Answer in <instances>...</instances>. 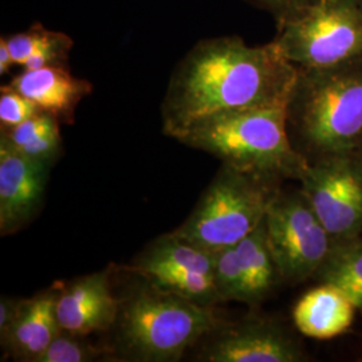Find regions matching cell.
Returning <instances> with one entry per match:
<instances>
[{"label": "cell", "mask_w": 362, "mask_h": 362, "mask_svg": "<svg viewBox=\"0 0 362 362\" xmlns=\"http://www.w3.org/2000/svg\"><path fill=\"white\" fill-rule=\"evenodd\" d=\"M274 42L298 69H327L361 59V1L324 0L276 25Z\"/></svg>", "instance_id": "8992f818"}, {"label": "cell", "mask_w": 362, "mask_h": 362, "mask_svg": "<svg viewBox=\"0 0 362 362\" xmlns=\"http://www.w3.org/2000/svg\"><path fill=\"white\" fill-rule=\"evenodd\" d=\"M300 189L337 243L362 233V153L310 163Z\"/></svg>", "instance_id": "ba28073f"}, {"label": "cell", "mask_w": 362, "mask_h": 362, "mask_svg": "<svg viewBox=\"0 0 362 362\" xmlns=\"http://www.w3.org/2000/svg\"><path fill=\"white\" fill-rule=\"evenodd\" d=\"M278 184L221 164L194 211L172 233L211 252L235 246L264 220Z\"/></svg>", "instance_id": "5b68a950"}, {"label": "cell", "mask_w": 362, "mask_h": 362, "mask_svg": "<svg viewBox=\"0 0 362 362\" xmlns=\"http://www.w3.org/2000/svg\"><path fill=\"white\" fill-rule=\"evenodd\" d=\"M263 11L272 13L276 25L286 22L324 0H247Z\"/></svg>", "instance_id": "603a6c76"}, {"label": "cell", "mask_w": 362, "mask_h": 362, "mask_svg": "<svg viewBox=\"0 0 362 362\" xmlns=\"http://www.w3.org/2000/svg\"><path fill=\"white\" fill-rule=\"evenodd\" d=\"M58 282L49 290L22 299L10 330L1 338V346L18 361L35 362L61 330L57 320Z\"/></svg>", "instance_id": "7c38bea8"}, {"label": "cell", "mask_w": 362, "mask_h": 362, "mask_svg": "<svg viewBox=\"0 0 362 362\" xmlns=\"http://www.w3.org/2000/svg\"><path fill=\"white\" fill-rule=\"evenodd\" d=\"M361 153H362V152H361Z\"/></svg>", "instance_id": "4316f807"}, {"label": "cell", "mask_w": 362, "mask_h": 362, "mask_svg": "<svg viewBox=\"0 0 362 362\" xmlns=\"http://www.w3.org/2000/svg\"><path fill=\"white\" fill-rule=\"evenodd\" d=\"M276 43L250 46L240 37L203 39L184 55L161 106L164 133L177 139L194 122L224 112L287 105L297 79Z\"/></svg>", "instance_id": "6da1fadb"}, {"label": "cell", "mask_w": 362, "mask_h": 362, "mask_svg": "<svg viewBox=\"0 0 362 362\" xmlns=\"http://www.w3.org/2000/svg\"><path fill=\"white\" fill-rule=\"evenodd\" d=\"M264 227L284 282L300 284L315 276L337 245L300 188L278 191L264 216Z\"/></svg>", "instance_id": "52a82bcc"}, {"label": "cell", "mask_w": 362, "mask_h": 362, "mask_svg": "<svg viewBox=\"0 0 362 362\" xmlns=\"http://www.w3.org/2000/svg\"><path fill=\"white\" fill-rule=\"evenodd\" d=\"M50 165L16 151L0 139V233L25 228L42 208Z\"/></svg>", "instance_id": "30bf717a"}, {"label": "cell", "mask_w": 362, "mask_h": 362, "mask_svg": "<svg viewBox=\"0 0 362 362\" xmlns=\"http://www.w3.org/2000/svg\"><path fill=\"white\" fill-rule=\"evenodd\" d=\"M22 299H10V298H1L0 300V339L4 338L7 332L10 330L13 320L19 311Z\"/></svg>", "instance_id": "cb8c5ba5"}, {"label": "cell", "mask_w": 362, "mask_h": 362, "mask_svg": "<svg viewBox=\"0 0 362 362\" xmlns=\"http://www.w3.org/2000/svg\"><path fill=\"white\" fill-rule=\"evenodd\" d=\"M357 309L334 286L321 284L309 290L293 309V320L303 336L332 339L346 333Z\"/></svg>", "instance_id": "5bb4252c"}, {"label": "cell", "mask_w": 362, "mask_h": 362, "mask_svg": "<svg viewBox=\"0 0 362 362\" xmlns=\"http://www.w3.org/2000/svg\"><path fill=\"white\" fill-rule=\"evenodd\" d=\"M59 122L52 113L40 110L13 128H1L0 139L27 157L52 167L58 160L62 146Z\"/></svg>", "instance_id": "ac0fdd59"}, {"label": "cell", "mask_w": 362, "mask_h": 362, "mask_svg": "<svg viewBox=\"0 0 362 362\" xmlns=\"http://www.w3.org/2000/svg\"><path fill=\"white\" fill-rule=\"evenodd\" d=\"M15 65L13 64V55L8 49L7 40L4 37L0 39V74L4 76L10 71V67Z\"/></svg>", "instance_id": "d4e9b609"}, {"label": "cell", "mask_w": 362, "mask_h": 362, "mask_svg": "<svg viewBox=\"0 0 362 362\" xmlns=\"http://www.w3.org/2000/svg\"><path fill=\"white\" fill-rule=\"evenodd\" d=\"M199 354L206 362H299L305 354L286 329L272 320L248 318L221 325Z\"/></svg>", "instance_id": "9c48e42d"}, {"label": "cell", "mask_w": 362, "mask_h": 362, "mask_svg": "<svg viewBox=\"0 0 362 362\" xmlns=\"http://www.w3.org/2000/svg\"><path fill=\"white\" fill-rule=\"evenodd\" d=\"M15 65L25 70H35L46 66H66L73 49V39L65 33L52 31L34 23L26 31L6 38Z\"/></svg>", "instance_id": "e0dca14e"}, {"label": "cell", "mask_w": 362, "mask_h": 362, "mask_svg": "<svg viewBox=\"0 0 362 362\" xmlns=\"http://www.w3.org/2000/svg\"><path fill=\"white\" fill-rule=\"evenodd\" d=\"M321 284L334 286L362 311V239L337 243L322 267L315 274Z\"/></svg>", "instance_id": "d6986e66"}, {"label": "cell", "mask_w": 362, "mask_h": 362, "mask_svg": "<svg viewBox=\"0 0 362 362\" xmlns=\"http://www.w3.org/2000/svg\"><path fill=\"white\" fill-rule=\"evenodd\" d=\"M144 282L121 300L115 325L118 345L130 360L179 361L185 350L223 325L214 306Z\"/></svg>", "instance_id": "277c9868"}, {"label": "cell", "mask_w": 362, "mask_h": 362, "mask_svg": "<svg viewBox=\"0 0 362 362\" xmlns=\"http://www.w3.org/2000/svg\"><path fill=\"white\" fill-rule=\"evenodd\" d=\"M8 85L66 124L74 121L78 105L93 90L89 81L74 77L66 66L25 70Z\"/></svg>", "instance_id": "4fadbf2b"}, {"label": "cell", "mask_w": 362, "mask_h": 362, "mask_svg": "<svg viewBox=\"0 0 362 362\" xmlns=\"http://www.w3.org/2000/svg\"><path fill=\"white\" fill-rule=\"evenodd\" d=\"M110 272L107 267L69 284H58L55 313L61 330L86 337L116 325L121 300L113 296Z\"/></svg>", "instance_id": "8fae6325"}, {"label": "cell", "mask_w": 362, "mask_h": 362, "mask_svg": "<svg viewBox=\"0 0 362 362\" xmlns=\"http://www.w3.org/2000/svg\"><path fill=\"white\" fill-rule=\"evenodd\" d=\"M214 263L215 252L194 246L169 233L146 247L127 266V270L152 284L163 276L179 272L214 274Z\"/></svg>", "instance_id": "9a60e30c"}, {"label": "cell", "mask_w": 362, "mask_h": 362, "mask_svg": "<svg viewBox=\"0 0 362 362\" xmlns=\"http://www.w3.org/2000/svg\"><path fill=\"white\" fill-rule=\"evenodd\" d=\"M226 165L281 182L300 180L309 161L291 141L286 105L248 107L203 118L176 139Z\"/></svg>", "instance_id": "3957f363"}, {"label": "cell", "mask_w": 362, "mask_h": 362, "mask_svg": "<svg viewBox=\"0 0 362 362\" xmlns=\"http://www.w3.org/2000/svg\"><path fill=\"white\" fill-rule=\"evenodd\" d=\"M246 284L247 305H259L281 281L267 242L264 220L245 239L235 245Z\"/></svg>", "instance_id": "2e32d148"}, {"label": "cell", "mask_w": 362, "mask_h": 362, "mask_svg": "<svg viewBox=\"0 0 362 362\" xmlns=\"http://www.w3.org/2000/svg\"><path fill=\"white\" fill-rule=\"evenodd\" d=\"M83 338L59 330L35 362H89L104 357V349L93 346Z\"/></svg>", "instance_id": "44dd1931"}, {"label": "cell", "mask_w": 362, "mask_h": 362, "mask_svg": "<svg viewBox=\"0 0 362 362\" xmlns=\"http://www.w3.org/2000/svg\"><path fill=\"white\" fill-rule=\"evenodd\" d=\"M214 281L221 303L246 302V284L236 247H226L215 252Z\"/></svg>", "instance_id": "ffe728a7"}, {"label": "cell", "mask_w": 362, "mask_h": 362, "mask_svg": "<svg viewBox=\"0 0 362 362\" xmlns=\"http://www.w3.org/2000/svg\"><path fill=\"white\" fill-rule=\"evenodd\" d=\"M287 128L309 164L362 152V58L327 69H298L286 105Z\"/></svg>", "instance_id": "7a4b0ae2"}, {"label": "cell", "mask_w": 362, "mask_h": 362, "mask_svg": "<svg viewBox=\"0 0 362 362\" xmlns=\"http://www.w3.org/2000/svg\"><path fill=\"white\" fill-rule=\"evenodd\" d=\"M40 109L26 95L15 90L10 85L0 90V124L1 128H13L28 118L35 116Z\"/></svg>", "instance_id": "7402d4cb"}, {"label": "cell", "mask_w": 362, "mask_h": 362, "mask_svg": "<svg viewBox=\"0 0 362 362\" xmlns=\"http://www.w3.org/2000/svg\"><path fill=\"white\" fill-rule=\"evenodd\" d=\"M360 1H361V4H362V0H360Z\"/></svg>", "instance_id": "484cf974"}]
</instances>
